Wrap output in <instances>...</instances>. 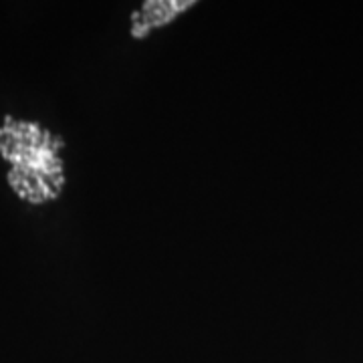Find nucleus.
Listing matches in <instances>:
<instances>
[{
  "mask_svg": "<svg viewBox=\"0 0 363 363\" xmlns=\"http://www.w3.org/2000/svg\"><path fill=\"white\" fill-rule=\"evenodd\" d=\"M194 4V0H150V2H143L142 11L131 14V21H133L131 35L138 39L147 37V33L152 28L168 25L169 21H174L178 14L188 11Z\"/></svg>",
  "mask_w": 363,
  "mask_h": 363,
  "instance_id": "2",
  "label": "nucleus"
},
{
  "mask_svg": "<svg viewBox=\"0 0 363 363\" xmlns=\"http://www.w3.org/2000/svg\"><path fill=\"white\" fill-rule=\"evenodd\" d=\"M63 142L37 123L6 119L0 128V154L13 164L9 182L30 204H43L61 194L65 176L59 156Z\"/></svg>",
  "mask_w": 363,
  "mask_h": 363,
  "instance_id": "1",
  "label": "nucleus"
}]
</instances>
